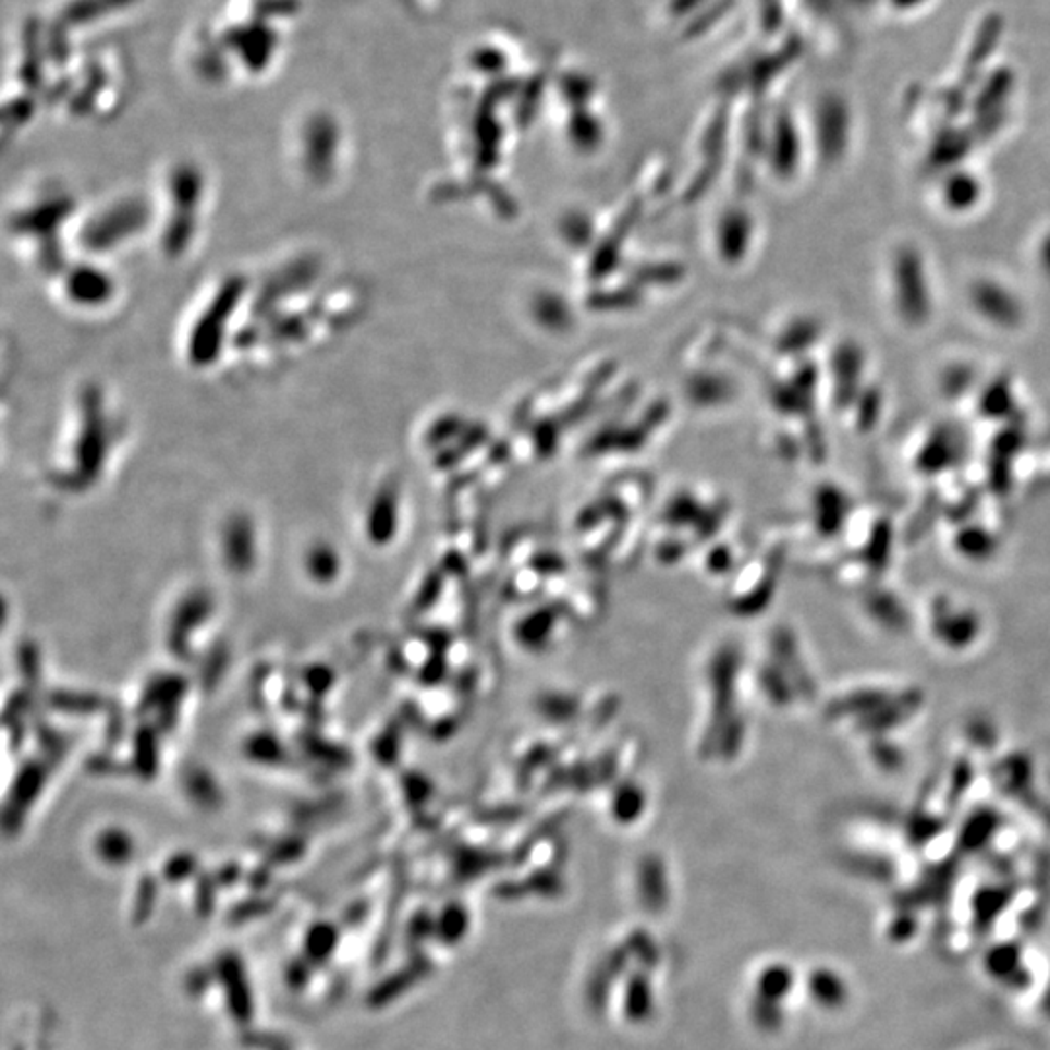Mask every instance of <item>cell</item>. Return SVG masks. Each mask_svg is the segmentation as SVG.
Masks as SVG:
<instances>
[{"instance_id":"6da1fadb","label":"cell","mask_w":1050,"mask_h":1050,"mask_svg":"<svg viewBox=\"0 0 1050 1050\" xmlns=\"http://www.w3.org/2000/svg\"><path fill=\"white\" fill-rule=\"evenodd\" d=\"M1037 255H1039L1037 261L1041 265V269H1045V272L1050 274V234L1049 236H1045V240H1041Z\"/></svg>"}]
</instances>
